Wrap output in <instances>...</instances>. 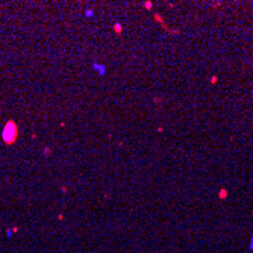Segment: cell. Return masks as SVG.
<instances>
[{"label":"cell","instance_id":"6da1fadb","mask_svg":"<svg viewBox=\"0 0 253 253\" xmlns=\"http://www.w3.org/2000/svg\"><path fill=\"white\" fill-rule=\"evenodd\" d=\"M2 138H3V141L8 142V144H12V142L15 141V138H17V126H15V123L9 121V123L5 126V129L2 132Z\"/></svg>","mask_w":253,"mask_h":253},{"label":"cell","instance_id":"7a4b0ae2","mask_svg":"<svg viewBox=\"0 0 253 253\" xmlns=\"http://www.w3.org/2000/svg\"><path fill=\"white\" fill-rule=\"evenodd\" d=\"M93 68L96 70V71H99V74H102V76H105V74H106V67H105V65H102V64L93 62Z\"/></svg>","mask_w":253,"mask_h":253},{"label":"cell","instance_id":"3957f363","mask_svg":"<svg viewBox=\"0 0 253 253\" xmlns=\"http://www.w3.org/2000/svg\"><path fill=\"white\" fill-rule=\"evenodd\" d=\"M93 15H94V11L91 8H87L85 9V17H93Z\"/></svg>","mask_w":253,"mask_h":253},{"label":"cell","instance_id":"277c9868","mask_svg":"<svg viewBox=\"0 0 253 253\" xmlns=\"http://www.w3.org/2000/svg\"><path fill=\"white\" fill-rule=\"evenodd\" d=\"M218 196H220V199H226L227 191H226V190H220V191H218Z\"/></svg>","mask_w":253,"mask_h":253},{"label":"cell","instance_id":"5b68a950","mask_svg":"<svg viewBox=\"0 0 253 253\" xmlns=\"http://www.w3.org/2000/svg\"><path fill=\"white\" fill-rule=\"evenodd\" d=\"M115 31H117V32H121V26H120V23H115Z\"/></svg>","mask_w":253,"mask_h":253},{"label":"cell","instance_id":"8992f818","mask_svg":"<svg viewBox=\"0 0 253 253\" xmlns=\"http://www.w3.org/2000/svg\"><path fill=\"white\" fill-rule=\"evenodd\" d=\"M249 249H250V250H253V236H252V240H250V244H249Z\"/></svg>","mask_w":253,"mask_h":253}]
</instances>
